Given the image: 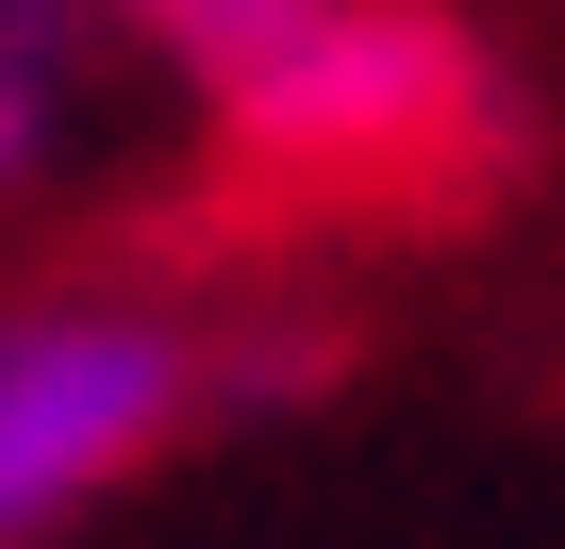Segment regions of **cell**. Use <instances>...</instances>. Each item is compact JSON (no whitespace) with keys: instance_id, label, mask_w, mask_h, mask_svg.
Segmentation results:
<instances>
[{"instance_id":"1","label":"cell","mask_w":565,"mask_h":549,"mask_svg":"<svg viewBox=\"0 0 565 549\" xmlns=\"http://www.w3.org/2000/svg\"><path fill=\"white\" fill-rule=\"evenodd\" d=\"M216 134L266 150L282 183H399V200H466L548 150L515 51L466 0H300V34L216 101Z\"/></svg>"},{"instance_id":"2","label":"cell","mask_w":565,"mask_h":549,"mask_svg":"<svg viewBox=\"0 0 565 549\" xmlns=\"http://www.w3.org/2000/svg\"><path fill=\"white\" fill-rule=\"evenodd\" d=\"M216 433V334L117 284L0 300V549H67L167 450Z\"/></svg>"},{"instance_id":"3","label":"cell","mask_w":565,"mask_h":549,"mask_svg":"<svg viewBox=\"0 0 565 549\" xmlns=\"http://www.w3.org/2000/svg\"><path fill=\"white\" fill-rule=\"evenodd\" d=\"M51 150H67V84H34L18 51H0V200H18V183H34Z\"/></svg>"}]
</instances>
